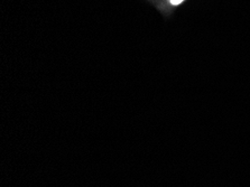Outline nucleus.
I'll use <instances>...</instances> for the list:
<instances>
[{
  "mask_svg": "<svg viewBox=\"0 0 250 187\" xmlns=\"http://www.w3.org/2000/svg\"><path fill=\"white\" fill-rule=\"evenodd\" d=\"M185 0H169V2H170V5L172 6H179V5H181L182 2H184Z\"/></svg>",
  "mask_w": 250,
  "mask_h": 187,
  "instance_id": "obj_1",
  "label": "nucleus"
}]
</instances>
